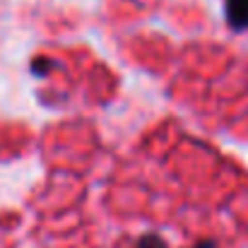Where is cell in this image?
<instances>
[{"label": "cell", "mask_w": 248, "mask_h": 248, "mask_svg": "<svg viewBox=\"0 0 248 248\" xmlns=\"http://www.w3.org/2000/svg\"><path fill=\"white\" fill-rule=\"evenodd\" d=\"M135 248H166V244H164V239H162V236H157V234H150V236L140 239Z\"/></svg>", "instance_id": "cell-2"}, {"label": "cell", "mask_w": 248, "mask_h": 248, "mask_svg": "<svg viewBox=\"0 0 248 248\" xmlns=\"http://www.w3.org/2000/svg\"><path fill=\"white\" fill-rule=\"evenodd\" d=\"M224 15L232 29L248 31V0H224Z\"/></svg>", "instance_id": "cell-1"}, {"label": "cell", "mask_w": 248, "mask_h": 248, "mask_svg": "<svg viewBox=\"0 0 248 248\" xmlns=\"http://www.w3.org/2000/svg\"><path fill=\"white\" fill-rule=\"evenodd\" d=\"M48 65H53V61H48V58H39V61H34V63H31V70H34L36 75H44L41 70H46Z\"/></svg>", "instance_id": "cell-3"}, {"label": "cell", "mask_w": 248, "mask_h": 248, "mask_svg": "<svg viewBox=\"0 0 248 248\" xmlns=\"http://www.w3.org/2000/svg\"><path fill=\"white\" fill-rule=\"evenodd\" d=\"M193 248H215V244L212 241H202V244H198V246H193Z\"/></svg>", "instance_id": "cell-4"}]
</instances>
